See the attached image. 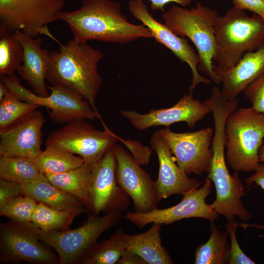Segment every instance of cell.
<instances>
[{
	"instance_id": "6da1fadb",
	"label": "cell",
	"mask_w": 264,
	"mask_h": 264,
	"mask_svg": "<svg viewBox=\"0 0 264 264\" xmlns=\"http://www.w3.org/2000/svg\"><path fill=\"white\" fill-rule=\"evenodd\" d=\"M58 20L65 22L78 42L96 40L125 44L139 38H153L144 24L130 22L121 6L112 0H83L81 7L73 11H62Z\"/></svg>"
},
{
	"instance_id": "7a4b0ae2",
	"label": "cell",
	"mask_w": 264,
	"mask_h": 264,
	"mask_svg": "<svg viewBox=\"0 0 264 264\" xmlns=\"http://www.w3.org/2000/svg\"><path fill=\"white\" fill-rule=\"evenodd\" d=\"M59 51L50 52L46 80L51 86H59L79 94L98 113L95 100L103 80L98 64L103 53L87 42L74 39L66 44L61 43Z\"/></svg>"
},
{
	"instance_id": "3957f363",
	"label": "cell",
	"mask_w": 264,
	"mask_h": 264,
	"mask_svg": "<svg viewBox=\"0 0 264 264\" xmlns=\"http://www.w3.org/2000/svg\"><path fill=\"white\" fill-rule=\"evenodd\" d=\"M215 69L236 66L248 52L264 45V19L254 14L248 16L243 9L233 6L219 16L215 25Z\"/></svg>"
},
{
	"instance_id": "277c9868",
	"label": "cell",
	"mask_w": 264,
	"mask_h": 264,
	"mask_svg": "<svg viewBox=\"0 0 264 264\" xmlns=\"http://www.w3.org/2000/svg\"><path fill=\"white\" fill-rule=\"evenodd\" d=\"M217 11L200 2L188 9L175 5L162 14L164 23L177 36L188 38L197 50L198 69L216 85L220 84L213 64L216 51L215 25Z\"/></svg>"
},
{
	"instance_id": "5b68a950",
	"label": "cell",
	"mask_w": 264,
	"mask_h": 264,
	"mask_svg": "<svg viewBox=\"0 0 264 264\" xmlns=\"http://www.w3.org/2000/svg\"><path fill=\"white\" fill-rule=\"evenodd\" d=\"M225 158L238 172L254 171L264 138V114L252 107L238 108L225 123Z\"/></svg>"
},
{
	"instance_id": "8992f818",
	"label": "cell",
	"mask_w": 264,
	"mask_h": 264,
	"mask_svg": "<svg viewBox=\"0 0 264 264\" xmlns=\"http://www.w3.org/2000/svg\"><path fill=\"white\" fill-rule=\"evenodd\" d=\"M121 218V213L118 212L102 216L89 215L80 227L73 230L41 231L40 240L56 250L60 264H72L82 260L96 245L101 234L116 225Z\"/></svg>"
},
{
	"instance_id": "52a82bcc",
	"label": "cell",
	"mask_w": 264,
	"mask_h": 264,
	"mask_svg": "<svg viewBox=\"0 0 264 264\" xmlns=\"http://www.w3.org/2000/svg\"><path fill=\"white\" fill-rule=\"evenodd\" d=\"M67 0H0V29L45 35L58 43L47 25L58 20Z\"/></svg>"
},
{
	"instance_id": "ba28073f",
	"label": "cell",
	"mask_w": 264,
	"mask_h": 264,
	"mask_svg": "<svg viewBox=\"0 0 264 264\" xmlns=\"http://www.w3.org/2000/svg\"><path fill=\"white\" fill-rule=\"evenodd\" d=\"M225 138L220 132L216 133L212 138L211 149L213 156L208 178L214 183L216 198L211 204L213 208L227 220H234L238 216L244 221L251 218V214L245 209L241 201L243 185L238 171L231 176L227 169L225 153Z\"/></svg>"
},
{
	"instance_id": "9c48e42d",
	"label": "cell",
	"mask_w": 264,
	"mask_h": 264,
	"mask_svg": "<svg viewBox=\"0 0 264 264\" xmlns=\"http://www.w3.org/2000/svg\"><path fill=\"white\" fill-rule=\"evenodd\" d=\"M0 81L21 100L49 109L50 117L56 123L66 124L76 119L94 120L96 118L103 121L100 113H97L87 101L64 87H48L50 94L43 97L24 87L15 75H1Z\"/></svg>"
},
{
	"instance_id": "30bf717a",
	"label": "cell",
	"mask_w": 264,
	"mask_h": 264,
	"mask_svg": "<svg viewBox=\"0 0 264 264\" xmlns=\"http://www.w3.org/2000/svg\"><path fill=\"white\" fill-rule=\"evenodd\" d=\"M103 131L96 129L87 119H76L53 131L45 145H53L93 163L115 144L116 136L106 126Z\"/></svg>"
},
{
	"instance_id": "8fae6325",
	"label": "cell",
	"mask_w": 264,
	"mask_h": 264,
	"mask_svg": "<svg viewBox=\"0 0 264 264\" xmlns=\"http://www.w3.org/2000/svg\"><path fill=\"white\" fill-rule=\"evenodd\" d=\"M116 167L113 146L92 164L88 207L93 214L122 213L130 205V197L117 184Z\"/></svg>"
},
{
	"instance_id": "7c38bea8",
	"label": "cell",
	"mask_w": 264,
	"mask_h": 264,
	"mask_svg": "<svg viewBox=\"0 0 264 264\" xmlns=\"http://www.w3.org/2000/svg\"><path fill=\"white\" fill-rule=\"evenodd\" d=\"M169 147L178 166L187 175L208 173L213 156V129L176 132L168 127L158 131Z\"/></svg>"
},
{
	"instance_id": "4fadbf2b",
	"label": "cell",
	"mask_w": 264,
	"mask_h": 264,
	"mask_svg": "<svg viewBox=\"0 0 264 264\" xmlns=\"http://www.w3.org/2000/svg\"><path fill=\"white\" fill-rule=\"evenodd\" d=\"M212 183L207 177L201 188L194 189L183 196L181 201L175 206L161 209L156 208L144 213L128 212L124 218L140 228L151 223L169 224L191 218H204L214 222L219 214L211 204L205 202L206 198L211 192Z\"/></svg>"
},
{
	"instance_id": "5bb4252c",
	"label": "cell",
	"mask_w": 264,
	"mask_h": 264,
	"mask_svg": "<svg viewBox=\"0 0 264 264\" xmlns=\"http://www.w3.org/2000/svg\"><path fill=\"white\" fill-rule=\"evenodd\" d=\"M113 149L116 181L132 199L134 212L147 213L157 208L160 201L155 181L122 146L116 143Z\"/></svg>"
},
{
	"instance_id": "9a60e30c",
	"label": "cell",
	"mask_w": 264,
	"mask_h": 264,
	"mask_svg": "<svg viewBox=\"0 0 264 264\" xmlns=\"http://www.w3.org/2000/svg\"><path fill=\"white\" fill-rule=\"evenodd\" d=\"M128 7L131 14L151 31L153 38L156 42L167 47L180 61L189 65L193 75L192 82L189 87L190 93H193L198 84H209L211 82L210 79L199 74L198 68L199 63L198 53L189 44L188 39L177 36L165 23L154 19L143 0H132L129 3Z\"/></svg>"
},
{
	"instance_id": "2e32d148",
	"label": "cell",
	"mask_w": 264,
	"mask_h": 264,
	"mask_svg": "<svg viewBox=\"0 0 264 264\" xmlns=\"http://www.w3.org/2000/svg\"><path fill=\"white\" fill-rule=\"evenodd\" d=\"M120 112L135 128L144 130L154 126L168 127L179 122H185L189 128L193 129L196 123L212 112V110L207 104L195 99L192 93H189L169 108L153 109L144 114L132 110H122Z\"/></svg>"
},
{
	"instance_id": "e0dca14e",
	"label": "cell",
	"mask_w": 264,
	"mask_h": 264,
	"mask_svg": "<svg viewBox=\"0 0 264 264\" xmlns=\"http://www.w3.org/2000/svg\"><path fill=\"white\" fill-rule=\"evenodd\" d=\"M45 119L37 110L0 132V157H20L33 160L42 152Z\"/></svg>"
},
{
	"instance_id": "ac0fdd59",
	"label": "cell",
	"mask_w": 264,
	"mask_h": 264,
	"mask_svg": "<svg viewBox=\"0 0 264 264\" xmlns=\"http://www.w3.org/2000/svg\"><path fill=\"white\" fill-rule=\"evenodd\" d=\"M2 229V246L10 259L28 262L50 264L56 257L39 242L41 230L31 222Z\"/></svg>"
},
{
	"instance_id": "d6986e66",
	"label": "cell",
	"mask_w": 264,
	"mask_h": 264,
	"mask_svg": "<svg viewBox=\"0 0 264 264\" xmlns=\"http://www.w3.org/2000/svg\"><path fill=\"white\" fill-rule=\"evenodd\" d=\"M150 144L156 154L159 171L155 181L159 201L174 194L184 196L200 185L198 180L191 178L176 163V160L168 145L156 131L152 135Z\"/></svg>"
},
{
	"instance_id": "ffe728a7",
	"label": "cell",
	"mask_w": 264,
	"mask_h": 264,
	"mask_svg": "<svg viewBox=\"0 0 264 264\" xmlns=\"http://www.w3.org/2000/svg\"><path fill=\"white\" fill-rule=\"evenodd\" d=\"M14 33L23 50L22 63L17 72L34 93L40 96H48L45 80L50 52L42 48L43 40L40 37H33L20 30Z\"/></svg>"
},
{
	"instance_id": "44dd1931",
	"label": "cell",
	"mask_w": 264,
	"mask_h": 264,
	"mask_svg": "<svg viewBox=\"0 0 264 264\" xmlns=\"http://www.w3.org/2000/svg\"><path fill=\"white\" fill-rule=\"evenodd\" d=\"M214 70L222 84V94L229 100H236L246 87L264 73V45L256 51L246 53L230 68Z\"/></svg>"
},
{
	"instance_id": "7402d4cb",
	"label": "cell",
	"mask_w": 264,
	"mask_h": 264,
	"mask_svg": "<svg viewBox=\"0 0 264 264\" xmlns=\"http://www.w3.org/2000/svg\"><path fill=\"white\" fill-rule=\"evenodd\" d=\"M162 224L153 223L147 231L138 234H126L127 249L138 254L147 264H174L167 250L161 242Z\"/></svg>"
},
{
	"instance_id": "603a6c76",
	"label": "cell",
	"mask_w": 264,
	"mask_h": 264,
	"mask_svg": "<svg viewBox=\"0 0 264 264\" xmlns=\"http://www.w3.org/2000/svg\"><path fill=\"white\" fill-rule=\"evenodd\" d=\"M23 195L30 197L38 203L63 211H84L81 202L75 197L50 183L46 178L27 184H21Z\"/></svg>"
},
{
	"instance_id": "cb8c5ba5",
	"label": "cell",
	"mask_w": 264,
	"mask_h": 264,
	"mask_svg": "<svg viewBox=\"0 0 264 264\" xmlns=\"http://www.w3.org/2000/svg\"><path fill=\"white\" fill-rule=\"evenodd\" d=\"M92 164L85 162L82 165L71 170L44 176L52 184L75 197L88 207Z\"/></svg>"
},
{
	"instance_id": "d4e9b609",
	"label": "cell",
	"mask_w": 264,
	"mask_h": 264,
	"mask_svg": "<svg viewBox=\"0 0 264 264\" xmlns=\"http://www.w3.org/2000/svg\"><path fill=\"white\" fill-rule=\"evenodd\" d=\"M33 161L44 175L58 174L76 168L85 163L80 156L62 148L45 145Z\"/></svg>"
},
{
	"instance_id": "484cf974",
	"label": "cell",
	"mask_w": 264,
	"mask_h": 264,
	"mask_svg": "<svg viewBox=\"0 0 264 264\" xmlns=\"http://www.w3.org/2000/svg\"><path fill=\"white\" fill-rule=\"evenodd\" d=\"M211 236L208 241L198 246L195 251V264H224L228 263L230 245L228 233L220 230L214 223L210 225Z\"/></svg>"
},
{
	"instance_id": "4316f807",
	"label": "cell",
	"mask_w": 264,
	"mask_h": 264,
	"mask_svg": "<svg viewBox=\"0 0 264 264\" xmlns=\"http://www.w3.org/2000/svg\"><path fill=\"white\" fill-rule=\"evenodd\" d=\"M0 177L20 184L46 178L33 160L20 157H0Z\"/></svg>"
},
{
	"instance_id": "83f0119b",
	"label": "cell",
	"mask_w": 264,
	"mask_h": 264,
	"mask_svg": "<svg viewBox=\"0 0 264 264\" xmlns=\"http://www.w3.org/2000/svg\"><path fill=\"white\" fill-rule=\"evenodd\" d=\"M125 233L116 230L108 240L96 243L82 260L85 264H115L127 250Z\"/></svg>"
},
{
	"instance_id": "f1b7e54d",
	"label": "cell",
	"mask_w": 264,
	"mask_h": 264,
	"mask_svg": "<svg viewBox=\"0 0 264 264\" xmlns=\"http://www.w3.org/2000/svg\"><path fill=\"white\" fill-rule=\"evenodd\" d=\"M22 47L14 32L0 29V74L12 76L22 64Z\"/></svg>"
},
{
	"instance_id": "f546056e",
	"label": "cell",
	"mask_w": 264,
	"mask_h": 264,
	"mask_svg": "<svg viewBox=\"0 0 264 264\" xmlns=\"http://www.w3.org/2000/svg\"><path fill=\"white\" fill-rule=\"evenodd\" d=\"M80 213L78 211L56 210L38 203L31 222L42 232L60 231L67 227Z\"/></svg>"
},
{
	"instance_id": "4dcf8cb0",
	"label": "cell",
	"mask_w": 264,
	"mask_h": 264,
	"mask_svg": "<svg viewBox=\"0 0 264 264\" xmlns=\"http://www.w3.org/2000/svg\"><path fill=\"white\" fill-rule=\"evenodd\" d=\"M39 106L23 101L9 91L0 101V132L17 120L35 110Z\"/></svg>"
},
{
	"instance_id": "1f68e13d",
	"label": "cell",
	"mask_w": 264,
	"mask_h": 264,
	"mask_svg": "<svg viewBox=\"0 0 264 264\" xmlns=\"http://www.w3.org/2000/svg\"><path fill=\"white\" fill-rule=\"evenodd\" d=\"M37 204L30 197L22 195L0 207V214L17 222H31Z\"/></svg>"
},
{
	"instance_id": "d6a6232c",
	"label": "cell",
	"mask_w": 264,
	"mask_h": 264,
	"mask_svg": "<svg viewBox=\"0 0 264 264\" xmlns=\"http://www.w3.org/2000/svg\"><path fill=\"white\" fill-rule=\"evenodd\" d=\"M239 226L238 222L228 221L225 228L231 240L230 257L229 264H255V262L245 254L240 248L236 238V232Z\"/></svg>"
},
{
	"instance_id": "836d02e7",
	"label": "cell",
	"mask_w": 264,
	"mask_h": 264,
	"mask_svg": "<svg viewBox=\"0 0 264 264\" xmlns=\"http://www.w3.org/2000/svg\"><path fill=\"white\" fill-rule=\"evenodd\" d=\"M243 92L251 107L264 114V73L246 87Z\"/></svg>"
},
{
	"instance_id": "e575fe53",
	"label": "cell",
	"mask_w": 264,
	"mask_h": 264,
	"mask_svg": "<svg viewBox=\"0 0 264 264\" xmlns=\"http://www.w3.org/2000/svg\"><path fill=\"white\" fill-rule=\"evenodd\" d=\"M22 195L21 184L0 179V207Z\"/></svg>"
},
{
	"instance_id": "d590c367",
	"label": "cell",
	"mask_w": 264,
	"mask_h": 264,
	"mask_svg": "<svg viewBox=\"0 0 264 264\" xmlns=\"http://www.w3.org/2000/svg\"><path fill=\"white\" fill-rule=\"evenodd\" d=\"M233 6L249 10L264 19V0H232Z\"/></svg>"
},
{
	"instance_id": "8d00e7d4",
	"label": "cell",
	"mask_w": 264,
	"mask_h": 264,
	"mask_svg": "<svg viewBox=\"0 0 264 264\" xmlns=\"http://www.w3.org/2000/svg\"><path fill=\"white\" fill-rule=\"evenodd\" d=\"M245 181L249 185L254 183L264 190V163L260 162L254 173L245 179Z\"/></svg>"
},
{
	"instance_id": "74e56055",
	"label": "cell",
	"mask_w": 264,
	"mask_h": 264,
	"mask_svg": "<svg viewBox=\"0 0 264 264\" xmlns=\"http://www.w3.org/2000/svg\"><path fill=\"white\" fill-rule=\"evenodd\" d=\"M153 11L165 12V5L170 2H175L181 6H186L191 3L192 0H149Z\"/></svg>"
},
{
	"instance_id": "f35d334b",
	"label": "cell",
	"mask_w": 264,
	"mask_h": 264,
	"mask_svg": "<svg viewBox=\"0 0 264 264\" xmlns=\"http://www.w3.org/2000/svg\"><path fill=\"white\" fill-rule=\"evenodd\" d=\"M117 264H147V263L138 254L127 248Z\"/></svg>"
},
{
	"instance_id": "ab89813d",
	"label": "cell",
	"mask_w": 264,
	"mask_h": 264,
	"mask_svg": "<svg viewBox=\"0 0 264 264\" xmlns=\"http://www.w3.org/2000/svg\"><path fill=\"white\" fill-rule=\"evenodd\" d=\"M8 91L9 90L6 85L0 81V101L4 97Z\"/></svg>"
},
{
	"instance_id": "60d3db41",
	"label": "cell",
	"mask_w": 264,
	"mask_h": 264,
	"mask_svg": "<svg viewBox=\"0 0 264 264\" xmlns=\"http://www.w3.org/2000/svg\"><path fill=\"white\" fill-rule=\"evenodd\" d=\"M259 158L260 163H264V144H263L259 150Z\"/></svg>"
},
{
	"instance_id": "b9f144b4",
	"label": "cell",
	"mask_w": 264,
	"mask_h": 264,
	"mask_svg": "<svg viewBox=\"0 0 264 264\" xmlns=\"http://www.w3.org/2000/svg\"><path fill=\"white\" fill-rule=\"evenodd\" d=\"M241 227H243V228H244V229H246V228L248 227H257L258 228H263L264 230V226H260V225H255V224H245V223H242L241 224Z\"/></svg>"
}]
</instances>
